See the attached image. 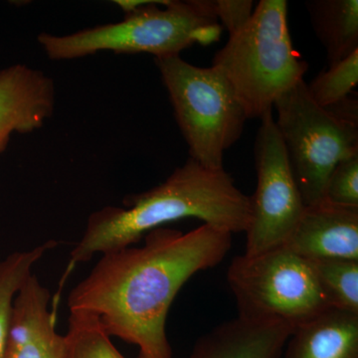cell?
Wrapping results in <instances>:
<instances>
[{"label":"cell","instance_id":"cell-17","mask_svg":"<svg viewBox=\"0 0 358 358\" xmlns=\"http://www.w3.org/2000/svg\"><path fill=\"white\" fill-rule=\"evenodd\" d=\"M310 261L331 307L358 313V260L333 258Z\"/></svg>","mask_w":358,"mask_h":358},{"label":"cell","instance_id":"cell-11","mask_svg":"<svg viewBox=\"0 0 358 358\" xmlns=\"http://www.w3.org/2000/svg\"><path fill=\"white\" fill-rule=\"evenodd\" d=\"M50 307V292L32 273L14 298L6 358H62Z\"/></svg>","mask_w":358,"mask_h":358},{"label":"cell","instance_id":"cell-1","mask_svg":"<svg viewBox=\"0 0 358 358\" xmlns=\"http://www.w3.org/2000/svg\"><path fill=\"white\" fill-rule=\"evenodd\" d=\"M231 243L230 232L208 224L150 231L140 247L102 254L71 291L70 312L98 317L110 338L138 346V358H173L166 324L174 298L193 275L218 265Z\"/></svg>","mask_w":358,"mask_h":358},{"label":"cell","instance_id":"cell-4","mask_svg":"<svg viewBox=\"0 0 358 358\" xmlns=\"http://www.w3.org/2000/svg\"><path fill=\"white\" fill-rule=\"evenodd\" d=\"M286 0H261L247 24L214 56L247 119H262L285 92L303 81L308 63L294 50Z\"/></svg>","mask_w":358,"mask_h":358},{"label":"cell","instance_id":"cell-20","mask_svg":"<svg viewBox=\"0 0 358 358\" xmlns=\"http://www.w3.org/2000/svg\"><path fill=\"white\" fill-rule=\"evenodd\" d=\"M211 7L216 20L221 21L229 35L244 27L255 9L252 0H216L211 1Z\"/></svg>","mask_w":358,"mask_h":358},{"label":"cell","instance_id":"cell-5","mask_svg":"<svg viewBox=\"0 0 358 358\" xmlns=\"http://www.w3.org/2000/svg\"><path fill=\"white\" fill-rule=\"evenodd\" d=\"M190 159L212 171L243 134L246 113L217 68L190 64L180 56L155 58Z\"/></svg>","mask_w":358,"mask_h":358},{"label":"cell","instance_id":"cell-8","mask_svg":"<svg viewBox=\"0 0 358 358\" xmlns=\"http://www.w3.org/2000/svg\"><path fill=\"white\" fill-rule=\"evenodd\" d=\"M257 188L251 199L245 255L284 246L306 205L287 159L286 150L270 110L261 119L255 143Z\"/></svg>","mask_w":358,"mask_h":358},{"label":"cell","instance_id":"cell-15","mask_svg":"<svg viewBox=\"0 0 358 358\" xmlns=\"http://www.w3.org/2000/svg\"><path fill=\"white\" fill-rule=\"evenodd\" d=\"M56 246L57 242L50 240L27 251L14 252L0 261V358H6L14 298L32 274L35 264Z\"/></svg>","mask_w":358,"mask_h":358},{"label":"cell","instance_id":"cell-10","mask_svg":"<svg viewBox=\"0 0 358 358\" xmlns=\"http://www.w3.org/2000/svg\"><path fill=\"white\" fill-rule=\"evenodd\" d=\"M284 247L308 260H358V207L327 200L306 206Z\"/></svg>","mask_w":358,"mask_h":358},{"label":"cell","instance_id":"cell-13","mask_svg":"<svg viewBox=\"0 0 358 358\" xmlns=\"http://www.w3.org/2000/svg\"><path fill=\"white\" fill-rule=\"evenodd\" d=\"M285 358H358V313L329 308L289 336Z\"/></svg>","mask_w":358,"mask_h":358},{"label":"cell","instance_id":"cell-18","mask_svg":"<svg viewBox=\"0 0 358 358\" xmlns=\"http://www.w3.org/2000/svg\"><path fill=\"white\" fill-rule=\"evenodd\" d=\"M358 83V50L338 64L320 73L307 84L313 101L322 108H331L350 98Z\"/></svg>","mask_w":358,"mask_h":358},{"label":"cell","instance_id":"cell-9","mask_svg":"<svg viewBox=\"0 0 358 358\" xmlns=\"http://www.w3.org/2000/svg\"><path fill=\"white\" fill-rule=\"evenodd\" d=\"M54 107V82L42 71L22 64L0 70V154L11 134L42 128Z\"/></svg>","mask_w":358,"mask_h":358},{"label":"cell","instance_id":"cell-6","mask_svg":"<svg viewBox=\"0 0 358 358\" xmlns=\"http://www.w3.org/2000/svg\"><path fill=\"white\" fill-rule=\"evenodd\" d=\"M274 109L275 127L303 203L324 201L334 169L358 152L357 124L317 105L303 80L280 96Z\"/></svg>","mask_w":358,"mask_h":358},{"label":"cell","instance_id":"cell-12","mask_svg":"<svg viewBox=\"0 0 358 358\" xmlns=\"http://www.w3.org/2000/svg\"><path fill=\"white\" fill-rule=\"evenodd\" d=\"M294 331L278 320L238 317L200 338L190 358H280Z\"/></svg>","mask_w":358,"mask_h":358},{"label":"cell","instance_id":"cell-16","mask_svg":"<svg viewBox=\"0 0 358 358\" xmlns=\"http://www.w3.org/2000/svg\"><path fill=\"white\" fill-rule=\"evenodd\" d=\"M62 358H126L100 320L92 313L70 312L68 331L63 336Z\"/></svg>","mask_w":358,"mask_h":358},{"label":"cell","instance_id":"cell-14","mask_svg":"<svg viewBox=\"0 0 358 358\" xmlns=\"http://www.w3.org/2000/svg\"><path fill=\"white\" fill-rule=\"evenodd\" d=\"M313 30L326 48L329 67L358 50L357 0L306 2Z\"/></svg>","mask_w":358,"mask_h":358},{"label":"cell","instance_id":"cell-19","mask_svg":"<svg viewBox=\"0 0 358 358\" xmlns=\"http://www.w3.org/2000/svg\"><path fill=\"white\" fill-rule=\"evenodd\" d=\"M324 200L346 207H358V152L341 160L327 182Z\"/></svg>","mask_w":358,"mask_h":358},{"label":"cell","instance_id":"cell-3","mask_svg":"<svg viewBox=\"0 0 358 358\" xmlns=\"http://www.w3.org/2000/svg\"><path fill=\"white\" fill-rule=\"evenodd\" d=\"M222 26L206 0H150L121 22L96 26L73 34L42 33L39 44L49 59L72 60L100 51L150 53L155 58L178 56L193 44L220 39Z\"/></svg>","mask_w":358,"mask_h":358},{"label":"cell","instance_id":"cell-2","mask_svg":"<svg viewBox=\"0 0 358 358\" xmlns=\"http://www.w3.org/2000/svg\"><path fill=\"white\" fill-rule=\"evenodd\" d=\"M124 203L126 208L106 206L90 215L71 264L134 246L150 231L182 219L197 218L231 234L246 232L251 220V199L229 174L205 169L190 157L162 185L129 195Z\"/></svg>","mask_w":358,"mask_h":358},{"label":"cell","instance_id":"cell-7","mask_svg":"<svg viewBox=\"0 0 358 358\" xmlns=\"http://www.w3.org/2000/svg\"><path fill=\"white\" fill-rule=\"evenodd\" d=\"M227 281L238 317L278 320L294 329L329 308L312 263L282 246L257 255L235 257Z\"/></svg>","mask_w":358,"mask_h":358}]
</instances>
